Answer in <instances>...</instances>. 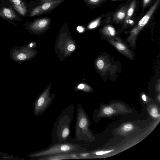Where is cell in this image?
Segmentation results:
<instances>
[{
	"mask_svg": "<svg viewBox=\"0 0 160 160\" xmlns=\"http://www.w3.org/2000/svg\"><path fill=\"white\" fill-rule=\"evenodd\" d=\"M113 150H109L105 151H99L97 152H95V154L98 155H102L105 154L109 153L112 151Z\"/></svg>",
	"mask_w": 160,
	"mask_h": 160,
	"instance_id": "obj_17",
	"label": "cell"
},
{
	"mask_svg": "<svg viewBox=\"0 0 160 160\" xmlns=\"http://www.w3.org/2000/svg\"><path fill=\"white\" fill-rule=\"evenodd\" d=\"M97 65L98 68L99 69H102L103 67L104 63L102 60H98L97 63Z\"/></svg>",
	"mask_w": 160,
	"mask_h": 160,
	"instance_id": "obj_18",
	"label": "cell"
},
{
	"mask_svg": "<svg viewBox=\"0 0 160 160\" xmlns=\"http://www.w3.org/2000/svg\"><path fill=\"white\" fill-rule=\"evenodd\" d=\"M86 152L82 147L76 144L68 142H58L40 150L32 155L33 157H41L56 154L80 153Z\"/></svg>",
	"mask_w": 160,
	"mask_h": 160,
	"instance_id": "obj_1",
	"label": "cell"
},
{
	"mask_svg": "<svg viewBox=\"0 0 160 160\" xmlns=\"http://www.w3.org/2000/svg\"><path fill=\"white\" fill-rule=\"evenodd\" d=\"M17 58L20 60H24L26 58V57L25 54L21 53L18 55Z\"/></svg>",
	"mask_w": 160,
	"mask_h": 160,
	"instance_id": "obj_20",
	"label": "cell"
},
{
	"mask_svg": "<svg viewBox=\"0 0 160 160\" xmlns=\"http://www.w3.org/2000/svg\"><path fill=\"white\" fill-rule=\"evenodd\" d=\"M103 0H83V1L87 5L91 6L97 5Z\"/></svg>",
	"mask_w": 160,
	"mask_h": 160,
	"instance_id": "obj_13",
	"label": "cell"
},
{
	"mask_svg": "<svg viewBox=\"0 0 160 160\" xmlns=\"http://www.w3.org/2000/svg\"><path fill=\"white\" fill-rule=\"evenodd\" d=\"M150 114L154 118H159L160 115L158 113V110L155 107L152 108L150 110Z\"/></svg>",
	"mask_w": 160,
	"mask_h": 160,
	"instance_id": "obj_14",
	"label": "cell"
},
{
	"mask_svg": "<svg viewBox=\"0 0 160 160\" xmlns=\"http://www.w3.org/2000/svg\"><path fill=\"white\" fill-rule=\"evenodd\" d=\"M127 6V5L124 6L115 14L113 17L114 20L121 21L125 18L128 8Z\"/></svg>",
	"mask_w": 160,
	"mask_h": 160,
	"instance_id": "obj_7",
	"label": "cell"
},
{
	"mask_svg": "<svg viewBox=\"0 0 160 160\" xmlns=\"http://www.w3.org/2000/svg\"><path fill=\"white\" fill-rule=\"evenodd\" d=\"M151 0H143L142 4L143 8L146 7L151 2Z\"/></svg>",
	"mask_w": 160,
	"mask_h": 160,
	"instance_id": "obj_21",
	"label": "cell"
},
{
	"mask_svg": "<svg viewBox=\"0 0 160 160\" xmlns=\"http://www.w3.org/2000/svg\"><path fill=\"white\" fill-rule=\"evenodd\" d=\"M133 128V126L132 124L128 123L125 124L123 127V130L126 132H128L131 131Z\"/></svg>",
	"mask_w": 160,
	"mask_h": 160,
	"instance_id": "obj_16",
	"label": "cell"
},
{
	"mask_svg": "<svg viewBox=\"0 0 160 160\" xmlns=\"http://www.w3.org/2000/svg\"><path fill=\"white\" fill-rule=\"evenodd\" d=\"M118 0H112V1H115Z\"/></svg>",
	"mask_w": 160,
	"mask_h": 160,
	"instance_id": "obj_30",
	"label": "cell"
},
{
	"mask_svg": "<svg viewBox=\"0 0 160 160\" xmlns=\"http://www.w3.org/2000/svg\"><path fill=\"white\" fill-rule=\"evenodd\" d=\"M116 47L118 49L120 50H123L126 49V47L124 45L120 43L117 44Z\"/></svg>",
	"mask_w": 160,
	"mask_h": 160,
	"instance_id": "obj_19",
	"label": "cell"
},
{
	"mask_svg": "<svg viewBox=\"0 0 160 160\" xmlns=\"http://www.w3.org/2000/svg\"><path fill=\"white\" fill-rule=\"evenodd\" d=\"M101 18L99 17L91 22L88 25V27L92 29L96 28L100 24Z\"/></svg>",
	"mask_w": 160,
	"mask_h": 160,
	"instance_id": "obj_12",
	"label": "cell"
},
{
	"mask_svg": "<svg viewBox=\"0 0 160 160\" xmlns=\"http://www.w3.org/2000/svg\"><path fill=\"white\" fill-rule=\"evenodd\" d=\"M32 43L30 44V47H32Z\"/></svg>",
	"mask_w": 160,
	"mask_h": 160,
	"instance_id": "obj_29",
	"label": "cell"
},
{
	"mask_svg": "<svg viewBox=\"0 0 160 160\" xmlns=\"http://www.w3.org/2000/svg\"><path fill=\"white\" fill-rule=\"evenodd\" d=\"M78 87L79 89H82L84 88V85L82 84H80L78 86Z\"/></svg>",
	"mask_w": 160,
	"mask_h": 160,
	"instance_id": "obj_26",
	"label": "cell"
},
{
	"mask_svg": "<svg viewBox=\"0 0 160 160\" xmlns=\"http://www.w3.org/2000/svg\"><path fill=\"white\" fill-rule=\"evenodd\" d=\"M0 16L2 17L4 19H6L5 17H4V16L3 15V14L2 13V12L0 11Z\"/></svg>",
	"mask_w": 160,
	"mask_h": 160,
	"instance_id": "obj_28",
	"label": "cell"
},
{
	"mask_svg": "<svg viewBox=\"0 0 160 160\" xmlns=\"http://www.w3.org/2000/svg\"><path fill=\"white\" fill-rule=\"evenodd\" d=\"M142 98L143 101H146V96L145 95L143 94L142 96Z\"/></svg>",
	"mask_w": 160,
	"mask_h": 160,
	"instance_id": "obj_27",
	"label": "cell"
},
{
	"mask_svg": "<svg viewBox=\"0 0 160 160\" xmlns=\"http://www.w3.org/2000/svg\"><path fill=\"white\" fill-rule=\"evenodd\" d=\"M2 12L5 18L10 19H14L16 17V14L11 9L4 8L2 9Z\"/></svg>",
	"mask_w": 160,
	"mask_h": 160,
	"instance_id": "obj_9",
	"label": "cell"
},
{
	"mask_svg": "<svg viewBox=\"0 0 160 160\" xmlns=\"http://www.w3.org/2000/svg\"><path fill=\"white\" fill-rule=\"evenodd\" d=\"M64 0H53L40 4L32 9L30 13V16L32 17L49 13Z\"/></svg>",
	"mask_w": 160,
	"mask_h": 160,
	"instance_id": "obj_3",
	"label": "cell"
},
{
	"mask_svg": "<svg viewBox=\"0 0 160 160\" xmlns=\"http://www.w3.org/2000/svg\"><path fill=\"white\" fill-rule=\"evenodd\" d=\"M51 19L49 17L40 18L35 20L30 25L34 30H42L48 26L51 23Z\"/></svg>",
	"mask_w": 160,
	"mask_h": 160,
	"instance_id": "obj_6",
	"label": "cell"
},
{
	"mask_svg": "<svg viewBox=\"0 0 160 160\" xmlns=\"http://www.w3.org/2000/svg\"><path fill=\"white\" fill-rule=\"evenodd\" d=\"M14 7L15 9L21 14L24 16L26 12V9L24 5L22 3L19 5H14Z\"/></svg>",
	"mask_w": 160,
	"mask_h": 160,
	"instance_id": "obj_11",
	"label": "cell"
},
{
	"mask_svg": "<svg viewBox=\"0 0 160 160\" xmlns=\"http://www.w3.org/2000/svg\"><path fill=\"white\" fill-rule=\"evenodd\" d=\"M103 112L105 114L110 115L112 114L114 111L113 109L111 107H106L103 109Z\"/></svg>",
	"mask_w": 160,
	"mask_h": 160,
	"instance_id": "obj_15",
	"label": "cell"
},
{
	"mask_svg": "<svg viewBox=\"0 0 160 160\" xmlns=\"http://www.w3.org/2000/svg\"><path fill=\"white\" fill-rule=\"evenodd\" d=\"M75 49V46L73 44H70L68 47V49L69 51H72Z\"/></svg>",
	"mask_w": 160,
	"mask_h": 160,
	"instance_id": "obj_23",
	"label": "cell"
},
{
	"mask_svg": "<svg viewBox=\"0 0 160 160\" xmlns=\"http://www.w3.org/2000/svg\"><path fill=\"white\" fill-rule=\"evenodd\" d=\"M52 100L46 94L40 96L36 101L34 104L35 114L36 116L42 114L49 108Z\"/></svg>",
	"mask_w": 160,
	"mask_h": 160,
	"instance_id": "obj_4",
	"label": "cell"
},
{
	"mask_svg": "<svg viewBox=\"0 0 160 160\" xmlns=\"http://www.w3.org/2000/svg\"><path fill=\"white\" fill-rule=\"evenodd\" d=\"M160 0H157L146 14L139 21L137 26L132 31V33H137L148 22L159 3Z\"/></svg>",
	"mask_w": 160,
	"mask_h": 160,
	"instance_id": "obj_5",
	"label": "cell"
},
{
	"mask_svg": "<svg viewBox=\"0 0 160 160\" xmlns=\"http://www.w3.org/2000/svg\"><path fill=\"white\" fill-rule=\"evenodd\" d=\"M88 123V119L82 107L79 104L77 109L75 129V137L78 140H82L83 136L87 131Z\"/></svg>",
	"mask_w": 160,
	"mask_h": 160,
	"instance_id": "obj_2",
	"label": "cell"
},
{
	"mask_svg": "<svg viewBox=\"0 0 160 160\" xmlns=\"http://www.w3.org/2000/svg\"><path fill=\"white\" fill-rule=\"evenodd\" d=\"M136 5V1L133 0L131 3L129 7L127 9L126 16L124 20L125 23L133 15L135 11Z\"/></svg>",
	"mask_w": 160,
	"mask_h": 160,
	"instance_id": "obj_8",
	"label": "cell"
},
{
	"mask_svg": "<svg viewBox=\"0 0 160 160\" xmlns=\"http://www.w3.org/2000/svg\"><path fill=\"white\" fill-rule=\"evenodd\" d=\"M55 0H37L38 5L46 2Z\"/></svg>",
	"mask_w": 160,
	"mask_h": 160,
	"instance_id": "obj_24",
	"label": "cell"
},
{
	"mask_svg": "<svg viewBox=\"0 0 160 160\" xmlns=\"http://www.w3.org/2000/svg\"><path fill=\"white\" fill-rule=\"evenodd\" d=\"M77 30L79 32H81L83 31V28L81 27L78 26L77 28Z\"/></svg>",
	"mask_w": 160,
	"mask_h": 160,
	"instance_id": "obj_25",
	"label": "cell"
},
{
	"mask_svg": "<svg viewBox=\"0 0 160 160\" xmlns=\"http://www.w3.org/2000/svg\"><path fill=\"white\" fill-rule=\"evenodd\" d=\"M103 32L106 34L111 36H114L116 33L114 28L109 25L106 26L103 28Z\"/></svg>",
	"mask_w": 160,
	"mask_h": 160,
	"instance_id": "obj_10",
	"label": "cell"
},
{
	"mask_svg": "<svg viewBox=\"0 0 160 160\" xmlns=\"http://www.w3.org/2000/svg\"><path fill=\"white\" fill-rule=\"evenodd\" d=\"M12 1L15 5H19L22 3L21 2L20 0H12Z\"/></svg>",
	"mask_w": 160,
	"mask_h": 160,
	"instance_id": "obj_22",
	"label": "cell"
}]
</instances>
